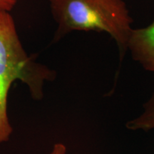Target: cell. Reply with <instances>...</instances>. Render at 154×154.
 Listing matches in <instances>:
<instances>
[{
    "label": "cell",
    "mask_w": 154,
    "mask_h": 154,
    "mask_svg": "<svg viewBox=\"0 0 154 154\" xmlns=\"http://www.w3.org/2000/svg\"><path fill=\"white\" fill-rule=\"evenodd\" d=\"M126 128L131 131L154 130V91L143 105V111L138 116L128 121Z\"/></svg>",
    "instance_id": "obj_4"
},
{
    "label": "cell",
    "mask_w": 154,
    "mask_h": 154,
    "mask_svg": "<svg viewBox=\"0 0 154 154\" xmlns=\"http://www.w3.org/2000/svg\"><path fill=\"white\" fill-rule=\"evenodd\" d=\"M128 51L135 61L154 73V21L146 27L132 29Z\"/></svg>",
    "instance_id": "obj_3"
},
{
    "label": "cell",
    "mask_w": 154,
    "mask_h": 154,
    "mask_svg": "<svg viewBox=\"0 0 154 154\" xmlns=\"http://www.w3.org/2000/svg\"><path fill=\"white\" fill-rule=\"evenodd\" d=\"M66 147L63 143H56L49 154H66Z\"/></svg>",
    "instance_id": "obj_6"
},
{
    "label": "cell",
    "mask_w": 154,
    "mask_h": 154,
    "mask_svg": "<svg viewBox=\"0 0 154 154\" xmlns=\"http://www.w3.org/2000/svg\"><path fill=\"white\" fill-rule=\"evenodd\" d=\"M58 24L56 39L73 31H94L109 34L122 61L128 51L132 18L123 0H49Z\"/></svg>",
    "instance_id": "obj_1"
},
{
    "label": "cell",
    "mask_w": 154,
    "mask_h": 154,
    "mask_svg": "<svg viewBox=\"0 0 154 154\" xmlns=\"http://www.w3.org/2000/svg\"><path fill=\"white\" fill-rule=\"evenodd\" d=\"M18 0H0V11H11Z\"/></svg>",
    "instance_id": "obj_5"
},
{
    "label": "cell",
    "mask_w": 154,
    "mask_h": 154,
    "mask_svg": "<svg viewBox=\"0 0 154 154\" xmlns=\"http://www.w3.org/2000/svg\"><path fill=\"white\" fill-rule=\"evenodd\" d=\"M55 72L35 62L23 47L10 11H0V144L12 134L7 114V98L11 84L20 80L28 86L32 97L41 99L45 80Z\"/></svg>",
    "instance_id": "obj_2"
}]
</instances>
